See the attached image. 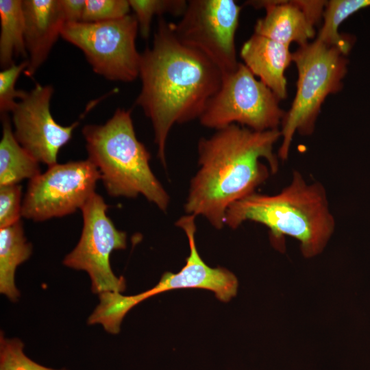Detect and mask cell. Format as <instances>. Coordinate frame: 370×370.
<instances>
[{"label":"cell","instance_id":"6da1fadb","mask_svg":"<svg viewBox=\"0 0 370 370\" xmlns=\"http://www.w3.org/2000/svg\"><path fill=\"white\" fill-rule=\"evenodd\" d=\"M138 77L141 88L135 103L152 124L158 157L165 166L171 129L200 118L223 73L204 55L181 43L171 23L160 17L151 47L141 53Z\"/></svg>","mask_w":370,"mask_h":370},{"label":"cell","instance_id":"7a4b0ae2","mask_svg":"<svg viewBox=\"0 0 370 370\" xmlns=\"http://www.w3.org/2000/svg\"><path fill=\"white\" fill-rule=\"evenodd\" d=\"M280 138V129L257 132L232 124L200 139V167L190 181L186 212L222 228L227 208L277 173L273 147Z\"/></svg>","mask_w":370,"mask_h":370},{"label":"cell","instance_id":"3957f363","mask_svg":"<svg viewBox=\"0 0 370 370\" xmlns=\"http://www.w3.org/2000/svg\"><path fill=\"white\" fill-rule=\"evenodd\" d=\"M249 221L269 229L271 244L278 251L285 250V236L295 238L306 258L323 251L336 227L324 186L319 182H308L297 170L278 193L255 192L227 208L225 224L231 228Z\"/></svg>","mask_w":370,"mask_h":370},{"label":"cell","instance_id":"277c9868","mask_svg":"<svg viewBox=\"0 0 370 370\" xmlns=\"http://www.w3.org/2000/svg\"><path fill=\"white\" fill-rule=\"evenodd\" d=\"M88 159L97 168L112 197L143 195L165 212L169 197L152 172L151 156L136 137L131 111L118 108L104 124L82 129Z\"/></svg>","mask_w":370,"mask_h":370},{"label":"cell","instance_id":"5b68a950","mask_svg":"<svg viewBox=\"0 0 370 370\" xmlns=\"http://www.w3.org/2000/svg\"><path fill=\"white\" fill-rule=\"evenodd\" d=\"M298 71L297 91L289 110L285 112L280 129L282 143L278 158L284 161L295 132L311 135L326 97L340 91L347 73V60L338 47L316 39L300 46L293 53Z\"/></svg>","mask_w":370,"mask_h":370},{"label":"cell","instance_id":"8992f818","mask_svg":"<svg viewBox=\"0 0 370 370\" xmlns=\"http://www.w3.org/2000/svg\"><path fill=\"white\" fill-rule=\"evenodd\" d=\"M276 95L243 64L223 74L221 84L199 119L206 127L221 130L232 124L257 132L277 130L285 112Z\"/></svg>","mask_w":370,"mask_h":370},{"label":"cell","instance_id":"52a82bcc","mask_svg":"<svg viewBox=\"0 0 370 370\" xmlns=\"http://www.w3.org/2000/svg\"><path fill=\"white\" fill-rule=\"evenodd\" d=\"M138 32L137 20L130 14L109 21L67 23L61 37L83 52L96 74L110 81L131 82L139 75Z\"/></svg>","mask_w":370,"mask_h":370},{"label":"cell","instance_id":"ba28073f","mask_svg":"<svg viewBox=\"0 0 370 370\" xmlns=\"http://www.w3.org/2000/svg\"><path fill=\"white\" fill-rule=\"evenodd\" d=\"M241 8L233 0H190L173 32L183 45L210 60L223 75L238 66L235 36Z\"/></svg>","mask_w":370,"mask_h":370},{"label":"cell","instance_id":"9c48e42d","mask_svg":"<svg viewBox=\"0 0 370 370\" xmlns=\"http://www.w3.org/2000/svg\"><path fill=\"white\" fill-rule=\"evenodd\" d=\"M108 206L95 193L81 208L83 227L75 248L64 258V266L86 271L95 294L105 291L122 293L126 287L123 277L112 270L110 256L114 250L125 249L127 234L119 230L107 215Z\"/></svg>","mask_w":370,"mask_h":370},{"label":"cell","instance_id":"30bf717a","mask_svg":"<svg viewBox=\"0 0 370 370\" xmlns=\"http://www.w3.org/2000/svg\"><path fill=\"white\" fill-rule=\"evenodd\" d=\"M100 180L99 171L88 159L50 166L29 180L22 217L38 222L73 213L96 193Z\"/></svg>","mask_w":370,"mask_h":370},{"label":"cell","instance_id":"8fae6325","mask_svg":"<svg viewBox=\"0 0 370 370\" xmlns=\"http://www.w3.org/2000/svg\"><path fill=\"white\" fill-rule=\"evenodd\" d=\"M51 85L36 84L16 102L12 109L13 133L18 143L40 163L57 164L60 149L71 140L78 125L57 123L50 110L53 94Z\"/></svg>","mask_w":370,"mask_h":370},{"label":"cell","instance_id":"7c38bea8","mask_svg":"<svg viewBox=\"0 0 370 370\" xmlns=\"http://www.w3.org/2000/svg\"><path fill=\"white\" fill-rule=\"evenodd\" d=\"M195 216L182 217L176 225L182 228L188 241L190 254L186 264L175 273H164L158 283L151 288L134 295H130L134 307L143 301L166 291L180 288H203L212 291L221 301H229L238 290L236 277L222 267L207 265L199 256L195 243Z\"/></svg>","mask_w":370,"mask_h":370},{"label":"cell","instance_id":"4fadbf2b","mask_svg":"<svg viewBox=\"0 0 370 370\" xmlns=\"http://www.w3.org/2000/svg\"><path fill=\"white\" fill-rule=\"evenodd\" d=\"M325 1H249L254 8H263L265 16L258 19L254 34L290 46L308 43L315 34L314 25L323 16Z\"/></svg>","mask_w":370,"mask_h":370},{"label":"cell","instance_id":"5bb4252c","mask_svg":"<svg viewBox=\"0 0 370 370\" xmlns=\"http://www.w3.org/2000/svg\"><path fill=\"white\" fill-rule=\"evenodd\" d=\"M25 43L31 77L47 59L66 25L60 0H23Z\"/></svg>","mask_w":370,"mask_h":370},{"label":"cell","instance_id":"9a60e30c","mask_svg":"<svg viewBox=\"0 0 370 370\" xmlns=\"http://www.w3.org/2000/svg\"><path fill=\"white\" fill-rule=\"evenodd\" d=\"M244 64L280 100L286 97L284 73L293 62L289 46L254 34L242 46Z\"/></svg>","mask_w":370,"mask_h":370},{"label":"cell","instance_id":"2e32d148","mask_svg":"<svg viewBox=\"0 0 370 370\" xmlns=\"http://www.w3.org/2000/svg\"><path fill=\"white\" fill-rule=\"evenodd\" d=\"M32 254V245L25 236L21 221L0 228V293L11 301H18L21 295L15 284L16 269Z\"/></svg>","mask_w":370,"mask_h":370},{"label":"cell","instance_id":"e0dca14e","mask_svg":"<svg viewBox=\"0 0 370 370\" xmlns=\"http://www.w3.org/2000/svg\"><path fill=\"white\" fill-rule=\"evenodd\" d=\"M2 137L0 141V186L18 184L39 175L40 162L16 140L8 114L1 116Z\"/></svg>","mask_w":370,"mask_h":370},{"label":"cell","instance_id":"ac0fdd59","mask_svg":"<svg viewBox=\"0 0 370 370\" xmlns=\"http://www.w3.org/2000/svg\"><path fill=\"white\" fill-rule=\"evenodd\" d=\"M0 66L14 64V59L27 60L25 43V20L21 0H0Z\"/></svg>","mask_w":370,"mask_h":370},{"label":"cell","instance_id":"d6986e66","mask_svg":"<svg viewBox=\"0 0 370 370\" xmlns=\"http://www.w3.org/2000/svg\"><path fill=\"white\" fill-rule=\"evenodd\" d=\"M370 6V0H331L323 13V25L317 39L328 46L339 48L345 55L352 47L350 40L338 33L341 23L358 10Z\"/></svg>","mask_w":370,"mask_h":370},{"label":"cell","instance_id":"ffe728a7","mask_svg":"<svg viewBox=\"0 0 370 370\" xmlns=\"http://www.w3.org/2000/svg\"><path fill=\"white\" fill-rule=\"evenodd\" d=\"M99 303L89 316L87 323L101 324L110 334L119 333L122 321L130 311L124 295L119 292L105 291L99 294Z\"/></svg>","mask_w":370,"mask_h":370},{"label":"cell","instance_id":"44dd1931","mask_svg":"<svg viewBox=\"0 0 370 370\" xmlns=\"http://www.w3.org/2000/svg\"><path fill=\"white\" fill-rule=\"evenodd\" d=\"M134 12L142 38H149L152 19L165 13L182 16L187 1L184 0H128Z\"/></svg>","mask_w":370,"mask_h":370},{"label":"cell","instance_id":"7402d4cb","mask_svg":"<svg viewBox=\"0 0 370 370\" xmlns=\"http://www.w3.org/2000/svg\"><path fill=\"white\" fill-rule=\"evenodd\" d=\"M24 343L17 338H6L0 333V370H67L54 369L38 364L23 352Z\"/></svg>","mask_w":370,"mask_h":370},{"label":"cell","instance_id":"603a6c76","mask_svg":"<svg viewBox=\"0 0 370 370\" xmlns=\"http://www.w3.org/2000/svg\"><path fill=\"white\" fill-rule=\"evenodd\" d=\"M128 0H86L84 23H99L116 20L130 14Z\"/></svg>","mask_w":370,"mask_h":370},{"label":"cell","instance_id":"cb8c5ba5","mask_svg":"<svg viewBox=\"0 0 370 370\" xmlns=\"http://www.w3.org/2000/svg\"><path fill=\"white\" fill-rule=\"evenodd\" d=\"M28 66L27 60L3 69L0 72V112L1 116L11 112L17 100L21 99L26 91L15 88L16 80Z\"/></svg>","mask_w":370,"mask_h":370},{"label":"cell","instance_id":"d4e9b609","mask_svg":"<svg viewBox=\"0 0 370 370\" xmlns=\"http://www.w3.org/2000/svg\"><path fill=\"white\" fill-rule=\"evenodd\" d=\"M22 188L18 184L0 186V228L21 221Z\"/></svg>","mask_w":370,"mask_h":370},{"label":"cell","instance_id":"484cf974","mask_svg":"<svg viewBox=\"0 0 370 370\" xmlns=\"http://www.w3.org/2000/svg\"><path fill=\"white\" fill-rule=\"evenodd\" d=\"M66 24L82 21L86 0H60Z\"/></svg>","mask_w":370,"mask_h":370}]
</instances>
